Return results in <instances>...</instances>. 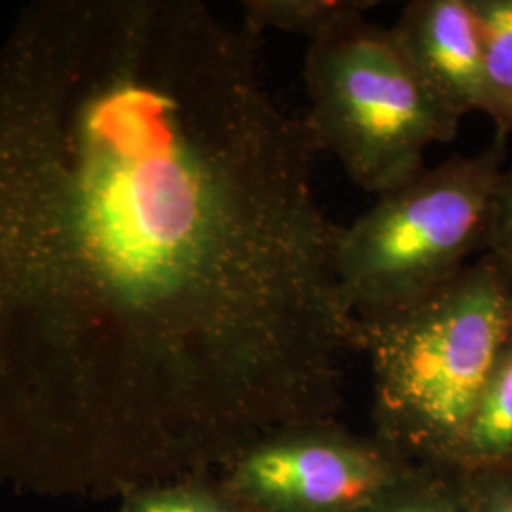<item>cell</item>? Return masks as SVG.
<instances>
[{
  "mask_svg": "<svg viewBox=\"0 0 512 512\" xmlns=\"http://www.w3.org/2000/svg\"><path fill=\"white\" fill-rule=\"evenodd\" d=\"M486 253L512 272V165L501 173L495 188Z\"/></svg>",
  "mask_w": 512,
  "mask_h": 512,
  "instance_id": "12",
  "label": "cell"
},
{
  "mask_svg": "<svg viewBox=\"0 0 512 512\" xmlns=\"http://www.w3.org/2000/svg\"><path fill=\"white\" fill-rule=\"evenodd\" d=\"M414 465L376 435L332 420L272 431L239 450L217 475L253 512H363Z\"/></svg>",
  "mask_w": 512,
  "mask_h": 512,
  "instance_id": "5",
  "label": "cell"
},
{
  "mask_svg": "<svg viewBox=\"0 0 512 512\" xmlns=\"http://www.w3.org/2000/svg\"><path fill=\"white\" fill-rule=\"evenodd\" d=\"M306 118L196 0L0 38V480L122 497L338 420L353 351Z\"/></svg>",
  "mask_w": 512,
  "mask_h": 512,
  "instance_id": "1",
  "label": "cell"
},
{
  "mask_svg": "<svg viewBox=\"0 0 512 512\" xmlns=\"http://www.w3.org/2000/svg\"><path fill=\"white\" fill-rule=\"evenodd\" d=\"M512 334V272L488 253L418 302L355 317L372 370V435L414 463L456 465Z\"/></svg>",
  "mask_w": 512,
  "mask_h": 512,
  "instance_id": "2",
  "label": "cell"
},
{
  "mask_svg": "<svg viewBox=\"0 0 512 512\" xmlns=\"http://www.w3.org/2000/svg\"><path fill=\"white\" fill-rule=\"evenodd\" d=\"M306 124L368 194L408 183L427 150L458 137L461 122L408 65L387 27L353 19L310 42Z\"/></svg>",
  "mask_w": 512,
  "mask_h": 512,
  "instance_id": "4",
  "label": "cell"
},
{
  "mask_svg": "<svg viewBox=\"0 0 512 512\" xmlns=\"http://www.w3.org/2000/svg\"><path fill=\"white\" fill-rule=\"evenodd\" d=\"M507 139L458 154L382 196L340 226L334 264L353 317L401 310L463 272L486 253Z\"/></svg>",
  "mask_w": 512,
  "mask_h": 512,
  "instance_id": "3",
  "label": "cell"
},
{
  "mask_svg": "<svg viewBox=\"0 0 512 512\" xmlns=\"http://www.w3.org/2000/svg\"><path fill=\"white\" fill-rule=\"evenodd\" d=\"M482 37L484 110L494 135L512 137V0H473Z\"/></svg>",
  "mask_w": 512,
  "mask_h": 512,
  "instance_id": "8",
  "label": "cell"
},
{
  "mask_svg": "<svg viewBox=\"0 0 512 512\" xmlns=\"http://www.w3.org/2000/svg\"><path fill=\"white\" fill-rule=\"evenodd\" d=\"M363 512H476L471 473L458 465L416 463L391 492Z\"/></svg>",
  "mask_w": 512,
  "mask_h": 512,
  "instance_id": "10",
  "label": "cell"
},
{
  "mask_svg": "<svg viewBox=\"0 0 512 512\" xmlns=\"http://www.w3.org/2000/svg\"><path fill=\"white\" fill-rule=\"evenodd\" d=\"M387 29L446 109L459 120L482 114V37L473 0H412Z\"/></svg>",
  "mask_w": 512,
  "mask_h": 512,
  "instance_id": "6",
  "label": "cell"
},
{
  "mask_svg": "<svg viewBox=\"0 0 512 512\" xmlns=\"http://www.w3.org/2000/svg\"><path fill=\"white\" fill-rule=\"evenodd\" d=\"M471 484L476 512H512V461L473 471Z\"/></svg>",
  "mask_w": 512,
  "mask_h": 512,
  "instance_id": "13",
  "label": "cell"
},
{
  "mask_svg": "<svg viewBox=\"0 0 512 512\" xmlns=\"http://www.w3.org/2000/svg\"><path fill=\"white\" fill-rule=\"evenodd\" d=\"M378 0H247L243 27L260 38L268 31L294 33L310 42L353 19L365 18Z\"/></svg>",
  "mask_w": 512,
  "mask_h": 512,
  "instance_id": "9",
  "label": "cell"
},
{
  "mask_svg": "<svg viewBox=\"0 0 512 512\" xmlns=\"http://www.w3.org/2000/svg\"><path fill=\"white\" fill-rule=\"evenodd\" d=\"M512 461V334L469 423L456 465L482 471Z\"/></svg>",
  "mask_w": 512,
  "mask_h": 512,
  "instance_id": "7",
  "label": "cell"
},
{
  "mask_svg": "<svg viewBox=\"0 0 512 512\" xmlns=\"http://www.w3.org/2000/svg\"><path fill=\"white\" fill-rule=\"evenodd\" d=\"M118 512H253L217 473L175 476L131 488Z\"/></svg>",
  "mask_w": 512,
  "mask_h": 512,
  "instance_id": "11",
  "label": "cell"
}]
</instances>
